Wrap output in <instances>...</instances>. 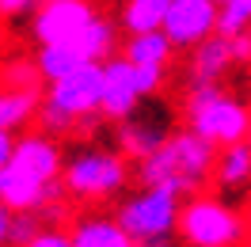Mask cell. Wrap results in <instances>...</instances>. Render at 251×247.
Returning <instances> with one entry per match:
<instances>
[{
  "label": "cell",
  "instance_id": "10",
  "mask_svg": "<svg viewBox=\"0 0 251 247\" xmlns=\"http://www.w3.org/2000/svg\"><path fill=\"white\" fill-rule=\"evenodd\" d=\"M168 137H172V118L164 110H137L114 125V148L133 164L149 160Z\"/></svg>",
  "mask_w": 251,
  "mask_h": 247
},
{
  "label": "cell",
  "instance_id": "6",
  "mask_svg": "<svg viewBox=\"0 0 251 247\" xmlns=\"http://www.w3.org/2000/svg\"><path fill=\"white\" fill-rule=\"evenodd\" d=\"M179 213H183V198L160 186H141L133 194H122L114 209L122 228L133 236V244H172V236H179Z\"/></svg>",
  "mask_w": 251,
  "mask_h": 247
},
{
  "label": "cell",
  "instance_id": "24",
  "mask_svg": "<svg viewBox=\"0 0 251 247\" xmlns=\"http://www.w3.org/2000/svg\"><path fill=\"white\" fill-rule=\"evenodd\" d=\"M137 76H141V88L145 95L152 99V95L164 88V80H168V69H149V65H137Z\"/></svg>",
  "mask_w": 251,
  "mask_h": 247
},
{
  "label": "cell",
  "instance_id": "8",
  "mask_svg": "<svg viewBox=\"0 0 251 247\" xmlns=\"http://www.w3.org/2000/svg\"><path fill=\"white\" fill-rule=\"evenodd\" d=\"M164 34L175 42V49H194L205 38L221 34V4L217 0H172Z\"/></svg>",
  "mask_w": 251,
  "mask_h": 247
},
{
  "label": "cell",
  "instance_id": "16",
  "mask_svg": "<svg viewBox=\"0 0 251 247\" xmlns=\"http://www.w3.org/2000/svg\"><path fill=\"white\" fill-rule=\"evenodd\" d=\"M42 92H19V88H0V129L19 133L38 118Z\"/></svg>",
  "mask_w": 251,
  "mask_h": 247
},
{
  "label": "cell",
  "instance_id": "7",
  "mask_svg": "<svg viewBox=\"0 0 251 247\" xmlns=\"http://www.w3.org/2000/svg\"><path fill=\"white\" fill-rule=\"evenodd\" d=\"M99 16L103 12L95 8V0H42L31 12V38L34 46L76 42Z\"/></svg>",
  "mask_w": 251,
  "mask_h": 247
},
{
  "label": "cell",
  "instance_id": "20",
  "mask_svg": "<svg viewBox=\"0 0 251 247\" xmlns=\"http://www.w3.org/2000/svg\"><path fill=\"white\" fill-rule=\"evenodd\" d=\"M34 61H38V69H42L46 84L57 80V76H69V73L80 69V65H92V61H84V57L76 53V46H69V42H61V46H38Z\"/></svg>",
  "mask_w": 251,
  "mask_h": 247
},
{
  "label": "cell",
  "instance_id": "3",
  "mask_svg": "<svg viewBox=\"0 0 251 247\" xmlns=\"http://www.w3.org/2000/svg\"><path fill=\"white\" fill-rule=\"evenodd\" d=\"M183 125L194 129L213 148L251 141V103L228 92L225 84H187L183 92Z\"/></svg>",
  "mask_w": 251,
  "mask_h": 247
},
{
  "label": "cell",
  "instance_id": "21",
  "mask_svg": "<svg viewBox=\"0 0 251 247\" xmlns=\"http://www.w3.org/2000/svg\"><path fill=\"white\" fill-rule=\"evenodd\" d=\"M251 31V0H225L221 4V34Z\"/></svg>",
  "mask_w": 251,
  "mask_h": 247
},
{
  "label": "cell",
  "instance_id": "29",
  "mask_svg": "<svg viewBox=\"0 0 251 247\" xmlns=\"http://www.w3.org/2000/svg\"><path fill=\"white\" fill-rule=\"evenodd\" d=\"M137 247H168V244H137Z\"/></svg>",
  "mask_w": 251,
  "mask_h": 247
},
{
  "label": "cell",
  "instance_id": "19",
  "mask_svg": "<svg viewBox=\"0 0 251 247\" xmlns=\"http://www.w3.org/2000/svg\"><path fill=\"white\" fill-rule=\"evenodd\" d=\"M42 69L34 57H8L0 61V88H19V92H42Z\"/></svg>",
  "mask_w": 251,
  "mask_h": 247
},
{
  "label": "cell",
  "instance_id": "2",
  "mask_svg": "<svg viewBox=\"0 0 251 247\" xmlns=\"http://www.w3.org/2000/svg\"><path fill=\"white\" fill-rule=\"evenodd\" d=\"M95 118H103V65H80L69 76H57L42 92V110L38 125L53 137L69 133H92Z\"/></svg>",
  "mask_w": 251,
  "mask_h": 247
},
{
  "label": "cell",
  "instance_id": "17",
  "mask_svg": "<svg viewBox=\"0 0 251 247\" xmlns=\"http://www.w3.org/2000/svg\"><path fill=\"white\" fill-rule=\"evenodd\" d=\"M118 19H110V16H99L88 27V31L80 34L76 42H69V46H76V53L84 57V61H107V57H114V49H118Z\"/></svg>",
  "mask_w": 251,
  "mask_h": 247
},
{
  "label": "cell",
  "instance_id": "23",
  "mask_svg": "<svg viewBox=\"0 0 251 247\" xmlns=\"http://www.w3.org/2000/svg\"><path fill=\"white\" fill-rule=\"evenodd\" d=\"M23 247H73V236H69V228H61V224H42L38 236Z\"/></svg>",
  "mask_w": 251,
  "mask_h": 247
},
{
  "label": "cell",
  "instance_id": "1",
  "mask_svg": "<svg viewBox=\"0 0 251 247\" xmlns=\"http://www.w3.org/2000/svg\"><path fill=\"white\" fill-rule=\"evenodd\" d=\"M213 171H217V148L183 125L172 129V137L149 160L133 164V179L141 186H160L179 198H194L213 183Z\"/></svg>",
  "mask_w": 251,
  "mask_h": 247
},
{
  "label": "cell",
  "instance_id": "11",
  "mask_svg": "<svg viewBox=\"0 0 251 247\" xmlns=\"http://www.w3.org/2000/svg\"><path fill=\"white\" fill-rule=\"evenodd\" d=\"M12 164L23 168V171H31L34 179H42V183H61L65 148H61V141L53 137V133H46V129H31V133H19V137H16Z\"/></svg>",
  "mask_w": 251,
  "mask_h": 247
},
{
  "label": "cell",
  "instance_id": "15",
  "mask_svg": "<svg viewBox=\"0 0 251 247\" xmlns=\"http://www.w3.org/2000/svg\"><path fill=\"white\" fill-rule=\"evenodd\" d=\"M213 183L221 190H248L251 186V141L217 148V171H213Z\"/></svg>",
  "mask_w": 251,
  "mask_h": 247
},
{
  "label": "cell",
  "instance_id": "22",
  "mask_svg": "<svg viewBox=\"0 0 251 247\" xmlns=\"http://www.w3.org/2000/svg\"><path fill=\"white\" fill-rule=\"evenodd\" d=\"M42 224H46V217H42V213H16V217H12V247L31 244Z\"/></svg>",
  "mask_w": 251,
  "mask_h": 247
},
{
  "label": "cell",
  "instance_id": "9",
  "mask_svg": "<svg viewBox=\"0 0 251 247\" xmlns=\"http://www.w3.org/2000/svg\"><path fill=\"white\" fill-rule=\"evenodd\" d=\"M149 99L137 76V65L126 53H114L103 61V118L107 122H126L129 114H137L141 103Z\"/></svg>",
  "mask_w": 251,
  "mask_h": 247
},
{
  "label": "cell",
  "instance_id": "28",
  "mask_svg": "<svg viewBox=\"0 0 251 247\" xmlns=\"http://www.w3.org/2000/svg\"><path fill=\"white\" fill-rule=\"evenodd\" d=\"M12 209L8 205H0V247H12Z\"/></svg>",
  "mask_w": 251,
  "mask_h": 247
},
{
  "label": "cell",
  "instance_id": "26",
  "mask_svg": "<svg viewBox=\"0 0 251 247\" xmlns=\"http://www.w3.org/2000/svg\"><path fill=\"white\" fill-rule=\"evenodd\" d=\"M232 38V49H236V65L248 69L251 65V31H240V34H228Z\"/></svg>",
  "mask_w": 251,
  "mask_h": 247
},
{
  "label": "cell",
  "instance_id": "13",
  "mask_svg": "<svg viewBox=\"0 0 251 247\" xmlns=\"http://www.w3.org/2000/svg\"><path fill=\"white\" fill-rule=\"evenodd\" d=\"M69 236H73V247H137L133 236L122 228V221L103 209H88V213L73 217Z\"/></svg>",
  "mask_w": 251,
  "mask_h": 247
},
{
  "label": "cell",
  "instance_id": "25",
  "mask_svg": "<svg viewBox=\"0 0 251 247\" xmlns=\"http://www.w3.org/2000/svg\"><path fill=\"white\" fill-rule=\"evenodd\" d=\"M42 0H0V19H16V16H27L34 12Z\"/></svg>",
  "mask_w": 251,
  "mask_h": 247
},
{
  "label": "cell",
  "instance_id": "14",
  "mask_svg": "<svg viewBox=\"0 0 251 247\" xmlns=\"http://www.w3.org/2000/svg\"><path fill=\"white\" fill-rule=\"evenodd\" d=\"M122 53L133 65H149V69H172L175 61V42L164 31H145V34H126Z\"/></svg>",
  "mask_w": 251,
  "mask_h": 247
},
{
  "label": "cell",
  "instance_id": "27",
  "mask_svg": "<svg viewBox=\"0 0 251 247\" xmlns=\"http://www.w3.org/2000/svg\"><path fill=\"white\" fill-rule=\"evenodd\" d=\"M12 152H16V133H8V129H0V171L12 164Z\"/></svg>",
  "mask_w": 251,
  "mask_h": 247
},
{
  "label": "cell",
  "instance_id": "18",
  "mask_svg": "<svg viewBox=\"0 0 251 247\" xmlns=\"http://www.w3.org/2000/svg\"><path fill=\"white\" fill-rule=\"evenodd\" d=\"M172 0H122L118 27L126 34H145V31H164Z\"/></svg>",
  "mask_w": 251,
  "mask_h": 247
},
{
  "label": "cell",
  "instance_id": "5",
  "mask_svg": "<svg viewBox=\"0 0 251 247\" xmlns=\"http://www.w3.org/2000/svg\"><path fill=\"white\" fill-rule=\"evenodd\" d=\"M248 240V217L221 194L183 198L179 213V244L183 247H240Z\"/></svg>",
  "mask_w": 251,
  "mask_h": 247
},
{
  "label": "cell",
  "instance_id": "12",
  "mask_svg": "<svg viewBox=\"0 0 251 247\" xmlns=\"http://www.w3.org/2000/svg\"><path fill=\"white\" fill-rule=\"evenodd\" d=\"M240 69L236 65V49L228 34H213L205 38L202 46L190 49V61H187V84H225V76Z\"/></svg>",
  "mask_w": 251,
  "mask_h": 247
},
{
  "label": "cell",
  "instance_id": "4",
  "mask_svg": "<svg viewBox=\"0 0 251 247\" xmlns=\"http://www.w3.org/2000/svg\"><path fill=\"white\" fill-rule=\"evenodd\" d=\"M61 183L73 201L103 205V201L122 198V190L129 186V160L118 148H107L99 141H84L65 152Z\"/></svg>",
  "mask_w": 251,
  "mask_h": 247
},
{
  "label": "cell",
  "instance_id": "30",
  "mask_svg": "<svg viewBox=\"0 0 251 247\" xmlns=\"http://www.w3.org/2000/svg\"><path fill=\"white\" fill-rule=\"evenodd\" d=\"M217 4H225V0H217Z\"/></svg>",
  "mask_w": 251,
  "mask_h": 247
}]
</instances>
